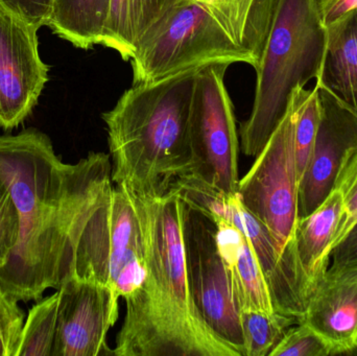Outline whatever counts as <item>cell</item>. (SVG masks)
I'll return each instance as SVG.
<instances>
[{"label":"cell","instance_id":"obj_1","mask_svg":"<svg viewBox=\"0 0 357 356\" xmlns=\"http://www.w3.org/2000/svg\"><path fill=\"white\" fill-rule=\"evenodd\" d=\"M0 175L19 215L16 246L0 268V286L18 302L38 301L71 277L84 226L112 188L110 155L61 160L37 129L0 136Z\"/></svg>","mask_w":357,"mask_h":356},{"label":"cell","instance_id":"obj_2","mask_svg":"<svg viewBox=\"0 0 357 356\" xmlns=\"http://www.w3.org/2000/svg\"><path fill=\"white\" fill-rule=\"evenodd\" d=\"M129 194L142 226L146 275L123 298L126 317L113 355L241 356L208 327L193 301L180 190L153 196Z\"/></svg>","mask_w":357,"mask_h":356},{"label":"cell","instance_id":"obj_3","mask_svg":"<svg viewBox=\"0 0 357 356\" xmlns=\"http://www.w3.org/2000/svg\"><path fill=\"white\" fill-rule=\"evenodd\" d=\"M197 69L133 85L102 114L114 185L137 196H162L191 175L189 123Z\"/></svg>","mask_w":357,"mask_h":356},{"label":"cell","instance_id":"obj_4","mask_svg":"<svg viewBox=\"0 0 357 356\" xmlns=\"http://www.w3.org/2000/svg\"><path fill=\"white\" fill-rule=\"evenodd\" d=\"M279 0H178L132 56L133 85L213 63L259 66Z\"/></svg>","mask_w":357,"mask_h":356},{"label":"cell","instance_id":"obj_5","mask_svg":"<svg viewBox=\"0 0 357 356\" xmlns=\"http://www.w3.org/2000/svg\"><path fill=\"white\" fill-rule=\"evenodd\" d=\"M327 46V29L318 0H279L259 66L249 118L241 123V148L255 158L287 114L291 93L318 79Z\"/></svg>","mask_w":357,"mask_h":356},{"label":"cell","instance_id":"obj_6","mask_svg":"<svg viewBox=\"0 0 357 356\" xmlns=\"http://www.w3.org/2000/svg\"><path fill=\"white\" fill-rule=\"evenodd\" d=\"M146 275L139 217L127 188L113 184L79 234L71 276L100 282L125 298Z\"/></svg>","mask_w":357,"mask_h":356},{"label":"cell","instance_id":"obj_7","mask_svg":"<svg viewBox=\"0 0 357 356\" xmlns=\"http://www.w3.org/2000/svg\"><path fill=\"white\" fill-rule=\"evenodd\" d=\"M229 66L213 63L197 69L189 123L192 171L187 177L225 196L236 194L241 180L236 121L224 82Z\"/></svg>","mask_w":357,"mask_h":356},{"label":"cell","instance_id":"obj_8","mask_svg":"<svg viewBox=\"0 0 357 356\" xmlns=\"http://www.w3.org/2000/svg\"><path fill=\"white\" fill-rule=\"evenodd\" d=\"M174 187L180 190L187 204L206 215L222 217L245 233L259 261L275 311L301 322L312 290L302 275L293 249L281 251L270 230L245 208L237 192L225 196L191 179L180 180Z\"/></svg>","mask_w":357,"mask_h":356},{"label":"cell","instance_id":"obj_9","mask_svg":"<svg viewBox=\"0 0 357 356\" xmlns=\"http://www.w3.org/2000/svg\"><path fill=\"white\" fill-rule=\"evenodd\" d=\"M295 130L291 96L287 114L237 187L245 208L270 230L282 252L293 240L299 219Z\"/></svg>","mask_w":357,"mask_h":356},{"label":"cell","instance_id":"obj_10","mask_svg":"<svg viewBox=\"0 0 357 356\" xmlns=\"http://www.w3.org/2000/svg\"><path fill=\"white\" fill-rule=\"evenodd\" d=\"M183 238L189 286L199 316L218 338L245 356L241 309L218 247L215 224L186 202Z\"/></svg>","mask_w":357,"mask_h":356},{"label":"cell","instance_id":"obj_11","mask_svg":"<svg viewBox=\"0 0 357 356\" xmlns=\"http://www.w3.org/2000/svg\"><path fill=\"white\" fill-rule=\"evenodd\" d=\"M52 356L113 355L107 334L119 319V297L109 286L71 276L59 290Z\"/></svg>","mask_w":357,"mask_h":356},{"label":"cell","instance_id":"obj_12","mask_svg":"<svg viewBox=\"0 0 357 356\" xmlns=\"http://www.w3.org/2000/svg\"><path fill=\"white\" fill-rule=\"evenodd\" d=\"M38 31L0 8V127L6 131L31 115L48 82Z\"/></svg>","mask_w":357,"mask_h":356},{"label":"cell","instance_id":"obj_13","mask_svg":"<svg viewBox=\"0 0 357 356\" xmlns=\"http://www.w3.org/2000/svg\"><path fill=\"white\" fill-rule=\"evenodd\" d=\"M318 93L320 123L298 188L299 219L314 212L326 200L335 188L344 159L357 146L356 115L325 88L318 86Z\"/></svg>","mask_w":357,"mask_h":356},{"label":"cell","instance_id":"obj_14","mask_svg":"<svg viewBox=\"0 0 357 356\" xmlns=\"http://www.w3.org/2000/svg\"><path fill=\"white\" fill-rule=\"evenodd\" d=\"M302 321L331 345L333 355H357V261L328 267Z\"/></svg>","mask_w":357,"mask_h":356},{"label":"cell","instance_id":"obj_15","mask_svg":"<svg viewBox=\"0 0 357 356\" xmlns=\"http://www.w3.org/2000/svg\"><path fill=\"white\" fill-rule=\"evenodd\" d=\"M209 217L216 226L218 247L230 271L239 309L275 311L268 284L247 236L222 217Z\"/></svg>","mask_w":357,"mask_h":356},{"label":"cell","instance_id":"obj_16","mask_svg":"<svg viewBox=\"0 0 357 356\" xmlns=\"http://www.w3.org/2000/svg\"><path fill=\"white\" fill-rule=\"evenodd\" d=\"M343 215V199L337 190L333 189L314 212L298 219L293 250L312 292L328 269L329 254Z\"/></svg>","mask_w":357,"mask_h":356},{"label":"cell","instance_id":"obj_17","mask_svg":"<svg viewBox=\"0 0 357 356\" xmlns=\"http://www.w3.org/2000/svg\"><path fill=\"white\" fill-rule=\"evenodd\" d=\"M327 46L317 85L357 116V10L326 27Z\"/></svg>","mask_w":357,"mask_h":356},{"label":"cell","instance_id":"obj_18","mask_svg":"<svg viewBox=\"0 0 357 356\" xmlns=\"http://www.w3.org/2000/svg\"><path fill=\"white\" fill-rule=\"evenodd\" d=\"M178 0H111L102 45L131 60L138 42Z\"/></svg>","mask_w":357,"mask_h":356},{"label":"cell","instance_id":"obj_19","mask_svg":"<svg viewBox=\"0 0 357 356\" xmlns=\"http://www.w3.org/2000/svg\"><path fill=\"white\" fill-rule=\"evenodd\" d=\"M111 0H54L47 26L75 47L102 45Z\"/></svg>","mask_w":357,"mask_h":356},{"label":"cell","instance_id":"obj_20","mask_svg":"<svg viewBox=\"0 0 357 356\" xmlns=\"http://www.w3.org/2000/svg\"><path fill=\"white\" fill-rule=\"evenodd\" d=\"M245 356H270L287 330L299 323L296 318L273 311H241Z\"/></svg>","mask_w":357,"mask_h":356},{"label":"cell","instance_id":"obj_21","mask_svg":"<svg viewBox=\"0 0 357 356\" xmlns=\"http://www.w3.org/2000/svg\"><path fill=\"white\" fill-rule=\"evenodd\" d=\"M59 292L50 295L29 311L23 326L17 356H52L56 334Z\"/></svg>","mask_w":357,"mask_h":356},{"label":"cell","instance_id":"obj_22","mask_svg":"<svg viewBox=\"0 0 357 356\" xmlns=\"http://www.w3.org/2000/svg\"><path fill=\"white\" fill-rule=\"evenodd\" d=\"M333 189L337 190L343 199L344 215L333 248L337 246L357 224V146L350 150L344 159Z\"/></svg>","mask_w":357,"mask_h":356},{"label":"cell","instance_id":"obj_23","mask_svg":"<svg viewBox=\"0 0 357 356\" xmlns=\"http://www.w3.org/2000/svg\"><path fill=\"white\" fill-rule=\"evenodd\" d=\"M331 345L305 322L291 326L270 356H331Z\"/></svg>","mask_w":357,"mask_h":356},{"label":"cell","instance_id":"obj_24","mask_svg":"<svg viewBox=\"0 0 357 356\" xmlns=\"http://www.w3.org/2000/svg\"><path fill=\"white\" fill-rule=\"evenodd\" d=\"M18 301L0 286V356H17L24 326V315Z\"/></svg>","mask_w":357,"mask_h":356},{"label":"cell","instance_id":"obj_25","mask_svg":"<svg viewBox=\"0 0 357 356\" xmlns=\"http://www.w3.org/2000/svg\"><path fill=\"white\" fill-rule=\"evenodd\" d=\"M18 234V210L10 187L0 175V259L3 263L16 246Z\"/></svg>","mask_w":357,"mask_h":356},{"label":"cell","instance_id":"obj_26","mask_svg":"<svg viewBox=\"0 0 357 356\" xmlns=\"http://www.w3.org/2000/svg\"><path fill=\"white\" fill-rule=\"evenodd\" d=\"M54 0H0V8L39 29L47 26Z\"/></svg>","mask_w":357,"mask_h":356},{"label":"cell","instance_id":"obj_27","mask_svg":"<svg viewBox=\"0 0 357 356\" xmlns=\"http://www.w3.org/2000/svg\"><path fill=\"white\" fill-rule=\"evenodd\" d=\"M318 8L321 19L327 27L348 13L357 10V0H318Z\"/></svg>","mask_w":357,"mask_h":356},{"label":"cell","instance_id":"obj_28","mask_svg":"<svg viewBox=\"0 0 357 356\" xmlns=\"http://www.w3.org/2000/svg\"><path fill=\"white\" fill-rule=\"evenodd\" d=\"M329 257L333 258L335 265L357 261V224L337 246L333 247Z\"/></svg>","mask_w":357,"mask_h":356},{"label":"cell","instance_id":"obj_29","mask_svg":"<svg viewBox=\"0 0 357 356\" xmlns=\"http://www.w3.org/2000/svg\"><path fill=\"white\" fill-rule=\"evenodd\" d=\"M2 265H3V261H2L1 259H0V268H1Z\"/></svg>","mask_w":357,"mask_h":356}]
</instances>
